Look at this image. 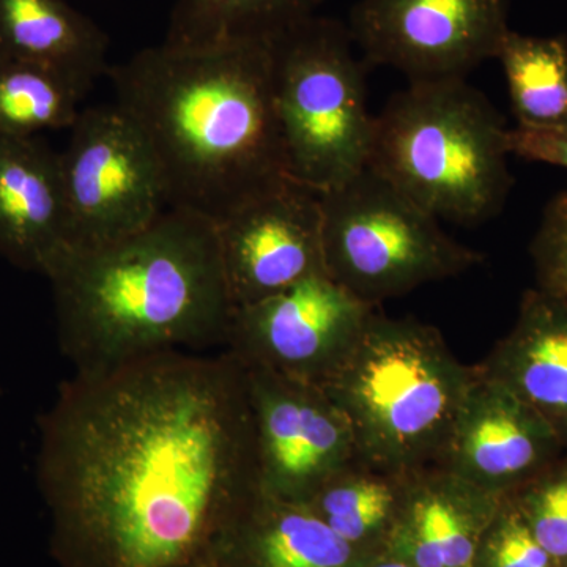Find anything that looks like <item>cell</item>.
Wrapping results in <instances>:
<instances>
[{
  "mask_svg": "<svg viewBox=\"0 0 567 567\" xmlns=\"http://www.w3.org/2000/svg\"><path fill=\"white\" fill-rule=\"evenodd\" d=\"M59 567H208L259 494L244 364L163 352L74 374L40 420Z\"/></svg>",
  "mask_w": 567,
  "mask_h": 567,
  "instance_id": "6da1fadb",
  "label": "cell"
},
{
  "mask_svg": "<svg viewBox=\"0 0 567 567\" xmlns=\"http://www.w3.org/2000/svg\"><path fill=\"white\" fill-rule=\"evenodd\" d=\"M107 74L115 104L152 145L169 208L218 223L292 182L276 117L271 41L156 44Z\"/></svg>",
  "mask_w": 567,
  "mask_h": 567,
  "instance_id": "7a4b0ae2",
  "label": "cell"
},
{
  "mask_svg": "<svg viewBox=\"0 0 567 567\" xmlns=\"http://www.w3.org/2000/svg\"><path fill=\"white\" fill-rule=\"evenodd\" d=\"M74 374L223 346L233 319L216 223L167 208L114 244L70 249L47 271Z\"/></svg>",
  "mask_w": 567,
  "mask_h": 567,
  "instance_id": "3957f363",
  "label": "cell"
},
{
  "mask_svg": "<svg viewBox=\"0 0 567 567\" xmlns=\"http://www.w3.org/2000/svg\"><path fill=\"white\" fill-rule=\"evenodd\" d=\"M476 374L434 324L375 309L320 386L349 421L360 461L410 473L439 464Z\"/></svg>",
  "mask_w": 567,
  "mask_h": 567,
  "instance_id": "277c9868",
  "label": "cell"
},
{
  "mask_svg": "<svg viewBox=\"0 0 567 567\" xmlns=\"http://www.w3.org/2000/svg\"><path fill=\"white\" fill-rule=\"evenodd\" d=\"M502 115L466 80L410 82L374 115L369 169L446 221L480 224L513 188Z\"/></svg>",
  "mask_w": 567,
  "mask_h": 567,
  "instance_id": "5b68a950",
  "label": "cell"
},
{
  "mask_svg": "<svg viewBox=\"0 0 567 567\" xmlns=\"http://www.w3.org/2000/svg\"><path fill=\"white\" fill-rule=\"evenodd\" d=\"M344 22L309 18L271 40V84L287 175L317 194L368 166L374 115Z\"/></svg>",
  "mask_w": 567,
  "mask_h": 567,
  "instance_id": "8992f818",
  "label": "cell"
},
{
  "mask_svg": "<svg viewBox=\"0 0 567 567\" xmlns=\"http://www.w3.org/2000/svg\"><path fill=\"white\" fill-rule=\"evenodd\" d=\"M319 196L324 270L374 308L483 264V254L457 244L439 218L369 167Z\"/></svg>",
  "mask_w": 567,
  "mask_h": 567,
  "instance_id": "52a82bcc",
  "label": "cell"
},
{
  "mask_svg": "<svg viewBox=\"0 0 567 567\" xmlns=\"http://www.w3.org/2000/svg\"><path fill=\"white\" fill-rule=\"evenodd\" d=\"M70 130L61 153L70 249L114 244L169 208L152 145L117 104L82 110Z\"/></svg>",
  "mask_w": 567,
  "mask_h": 567,
  "instance_id": "ba28073f",
  "label": "cell"
},
{
  "mask_svg": "<svg viewBox=\"0 0 567 567\" xmlns=\"http://www.w3.org/2000/svg\"><path fill=\"white\" fill-rule=\"evenodd\" d=\"M347 28L369 65L409 82L466 80L496 59L511 31L509 0H360Z\"/></svg>",
  "mask_w": 567,
  "mask_h": 567,
  "instance_id": "9c48e42d",
  "label": "cell"
},
{
  "mask_svg": "<svg viewBox=\"0 0 567 567\" xmlns=\"http://www.w3.org/2000/svg\"><path fill=\"white\" fill-rule=\"evenodd\" d=\"M244 368L260 494L306 505L360 458L352 427L322 386Z\"/></svg>",
  "mask_w": 567,
  "mask_h": 567,
  "instance_id": "30bf717a",
  "label": "cell"
},
{
  "mask_svg": "<svg viewBox=\"0 0 567 567\" xmlns=\"http://www.w3.org/2000/svg\"><path fill=\"white\" fill-rule=\"evenodd\" d=\"M377 308L328 275L235 308L224 350L245 365L323 385Z\"/></svg>",
  "mask_w": 567,
  "mask_h": 567,
  "instance_id": "8fae6325",
  "label": "cell"
},
{
  "mask_svg": "<svg viewBox=\"0 0 567 567\" xmlns=\"http://www.w3.org/2000/svg\"><path fill=\"white\" fill-rule=\"evenodd\" d=\"M234 308L327 275L319 194L284 183L216 223Z\"/></svg>",
  "mask_w": 567,
  "mask_h": 567,
  "instance_id": "7c38bea8",
  "label": "cell"
},
{
  "mask_svg": "<svg viewBox=\"0 0 567 567\" xmlns=\"http://www.w3.org/2000/svg\"><path fill=\"white\" fill-rule=\"evenodd\" d=\"M566 451L539 413L477 364L436 465L507 496Z\"/></svg>",
  "mask_w": 567,
  "mask_h": 567,
  "instance_id": "4fadbf2b",
  "label": "cell"
},
{
  "mask_svg": "<svg viewBox=\"0 0 567 567\" xmlns=\"http://www.w3.org/2000/svg\"><path fill=\"white\" fill-rule=\"evenodd\" d=\"M505 498L440 465L410 472L383 554L413 567H473Z\"/></svg>",
  "mask_w": 567,
  "mask_h": 567,
  "instance_id": "5bb4252c",
  "label": "cell"
},
{
  "mask_svg": "<svg viewBox=\"0 0 567 567\" xmlns=\"http://www.w3.org/2000/svg\"><path fill=\"white\" fill-rule=\"evenodd\" d=\"M66 248L61 153L35 137L0 134V256L47 275Z\"/></svg>",
  "mask_w": 567,
  "mask_h": 567,
  "instance_id": "9a60e30c",
  "label": "cell"
},
{
  "mask_svg": "<svg viewBox=\"0 0 567 567\" xmlns=\"http://www.w3.org/2000/svg\"><path fill=\"white\" fill-rule=\"evenodd\" d=\"M543 416L567 450V300L547 290L522 297L513 330L480 363Z\"/></svg>",
  "mask_w": 567,
  "mask_h": 567,
  "instance_id": "2e32d148",
  "label": "cell"
},
{
  "mask_svg": "<svg viewBox=\"0 0 567 567\" xmlns=\"http://www.w3.org/2000/svg\"><path fill=\"white\" fill-rule=\"evenodd\" d=\"M369 558L311 507L259 492L219 537L208 567H364Z\"/></svg>",
  "mask_w": 567,
  "mask_h": 567,
  "instance_id": "e0dca14e",
  "label": "cell"
},
{
  "mask_svg": "<svg viewBox=\"0 0 567 567\" xmlns=\"http://www.w3.org/2000/svg\"><path fill=\"white\" fill-rule=\"evenodd\" d=\"M110 39L65 0H0V58L37 63L85 93L110 73Z\"/></svg>",
  "mask_w": 567,
  "mask_h": 567,
  "instance_id": "ac0fdd59",
  "label": "cell"
},
{
  "mask_svg": "<svg viewBox=\"0 0 567 567\" xmlns=\"http://www.w3.org/2000/svg\"><path fill=\"white\" fill-rule=\"evenodd\" d=\"M409 480V473L388 472L354 461L320 487L306 506L336 535L365 555L383 551Z\"/></svg>",
  "mask_w": 567,
  "mask_h": 567,
  "instance_id": "d6986e66",
  "label": "cell"
},
{
  "mask_svg": "<svg viewBox=\"0 0 567 567\" xmlns=\"http://www.w3.org/2000/svg\"><path fill=\"white\" fill-rule=\"evenodd\" d=\"M323 0H178L163 43L204 50L237 41H271L319 14Z\"/></svg>",
  "mask_w": 567,
  "mask_h": 567,
  "instance_id": "ffe728a7",
  "label": "cell"
},
{
  "mask_svg": "<svg viewBox=\"0 0 567 567\" xmlns=\"http://www.w3.org/2000/svg\"><path fill=\"white\" fill-rule=\"evenodd\" d=\"M496 61L505 73L517 128L567 130V37L524 35L511 29Z\"/></svg>",
  "mask_w": 567,
  "mask_h": 567,
  "instance_id": "44dd1931",
  "label": "cell"
},
{
  "mask_svg": "<svg viewBox=\"0 0 567 567\" xmlns=\"http://www.w3.org/2000/svg\"><path fill=\"white\" fill-rule=\"evenodd\" d=\"M87 95L59 71L0 58V134L35 137L71 128Z\"/></svg>",
  "mask_w": 567,
  "mask_h": 567,
  "instance_id": "7402d4cb",
  "label": "cell"
},
{
  "mask_svg": "<svg viewBox=\"0 0 567 567\" xmlns=\"http://www.w3.org/2000/svg\"><path fill=\"white\" fill-rule=\"evenodd\" d=\"M507 499L548 554L567 563V451Z\"/></svg>",
  "mask_w": 567,
  "mask_h": 567,
  "instance_id": "603a6c76",
  "label": "cell"
},
{
  "mask_svg": "<svg viewBox=\"0 0 567 567\" xmlns=\"http://www.w3.org/2000/svg\"><path fill=\"white\" fill-rule=\"evenodd\" d=\"M473 567H565L537 543L513 503L505 498L477 544Z\"/></svg>",
  "mask_w": 567,
  "mask_h": 567,
  "instance_id": "cb8c5ba5",
  "label": "cell"
},
{
  "mask_svg": "<svg viewBox=\"0 0 567 567\" xmlns=\"http://www.w3.org/2000/svg\"><path fill=\"white\" fill-rule=\"evenodd\" d=\"M539 289L567 300V188L551 197L529 245Z\"/></svg>",
  "mask_w": 567,
  "mask_h": 567,
  "instance_id": "d4e9b609",
  "label": "cell"
},
{
  "mask_svg": "<svg viewBox=\"0 0 567 567\" xmlns=\"http://www.w3.org/2000/svg\"><path fill=\"white\" fill-rule=\"evenodd\" d=\"M507 151L527 162L546 163L567 169L566 132H535V130L509 128Z\"/></svg>",
  "mask_w": 567,
  "mask_h": 567,
  "instance_id": "484cf974",
  "label": "cell"
},
{
  "mask_svg": "<svg viewBox=\"0 0 567 567\" xmlns=\"http://www.w3.org/2000/svg\"><path fill=\"white\" fill-rule=\"evenodd\" d=\"M364 567H413L410 565H406L404 561H399V559H395L393 557H390V555L383 554V551H380V554L374 555V557H371L365 561Z\"/></svg>",
  "mask_w": 567,
  "mask_h": 567,
  "instance_id": "4316f807",
  "label": "cell"
},
{
  "mask_svg": "<svg viewBox=\"0 0 567 567\" xmlns=\"http://www.w3.org/2000/svg\"><path fill=\"white\" fill-rule=\"evenodd\" d=\"M565 567H567V563H566Z\"/></svg>",
  "mask_w": 567,
  "mask_h": 567,
  "instance_id": "83f0119b",
  "label": "cell"
}]
</instances>
